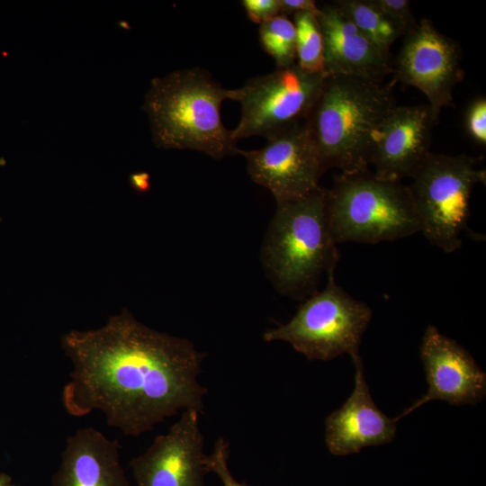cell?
I'll return each mask as SVG.
<instances>
[{"label":"cell","instance_id":"2e32d148","mask_svg":"<svg viewBox=\"0 0 486 486\" xmlns=\"http://www.w3.org/2000/svg\"><path fill=\"white\" fill-rule=\"evenodd\" d=\"M52 486H130L119 444L93 428H82L66 440Z\"/></svg>","mask_w":486,"mask_h":486},{"label":"cell","instance_id":"7c38bea8","mask_svg":"<svg viewBox=\"0 0 486 486\" xmlns=\"http://www.w3.org/2000/svg\"><path fill=\"white\" fill-rule=\"evenodd\" d=\"M419 354L428 389L423 397L397 417L398 420L434 400H445L451 405L476 404L482 400L486 394V374L455 340L428 325L422 337Z\"/></svg>","mask_w":486,"mask_h":486},{"label":"cell","instance_id":"44dd1931","mask_svg":"<svg viewBox=\"0 0 486 486\" xmlns=\"http://www.w3.org/2000/svg\"><path fill=\"white\" fill-rule=\"evenodd\" d=\"M229 456V442L224 437L218 438L212 454L205 456L204 464L207 472H215L223 486H248L234 479L228 466Z\"/></svg>","mask_w":486,"mask_h":486},{"label":"cell","instance_id":"ac0fdd59","mask_svg":"<svg viewBox=\"0 0 486 486\" xmlns=\"http://www.w3.org/2000/svg\"><path fill=\"white\" fill-rule=\"evenodd\" d=\"M317 14L292 15L296 32V64L303 70L324 74V42Z\"/></svg>","mask_w":486,"mask_h":486},{"label":"cell","instance_id":"4fadbf2b","mask_svg":"<svg viewBox=\"0 0 486 486\" xmlns=\"http://www.w3.org/2000/svg\"><path fill=\"white\" fill-rule=\"evenodd\" d=\"M436 123L428 104L395 106L375 138L373 174L389 181L411 178L431 153V131Z\"/></svg>","mask_w":486,"mask_h":486},{"label":"cell","instance_id":"603a6c76","mask_svg":"<svg viewBox=\"0 0 486 486\" xmlns=\"http://www.w3.org/2000/svg\"><path fill=\"white\" fill-rule=\"evenodd\" d=\"M240 3L248 19L259 25L281 14L280 0H243Z\"/></svg>","mask_w":486,"mask_h":486},{"label":"cell","instance_id":"ffe728a7","mask_svg":"<svg viewBox=\"0 0 486 486\" xmlns=\"http://www.w3.org/2000/svg\"><path fill=\"white\" fill-rule=\"evenodd\" d=\"M464 127L467 136L477 145L486 146V98H473L466 106Z\"/></svg>","mask_w":486,"mask_h":486},{"label":"cell","instance_id":"5b68a950","mask_svg":"<svg viewBox=\"0 0 486 486\" xmlns=\"http://www.w3.org/2000/svg\"><path fill=\"white\" fill-rule=\"evenodd\" d=\"M326 208L336 244L378 243L420 231L409 185L369 171L340 174L326 190Z\"/></svg>","mask_w":486,"mask_h":486},{"label":"cell","instance_id":"7402d4cb","mask_svg":"<svg viewBox=\"0 0 486 486\" xmlns=\"http://www.w3.org/2000/svg\"><path fill=\"white\" fill-rule=\"evenodd\" d=\"M373 2L391 19L402 26L406 32L418 23L407 0H373Z\"/></svg>","mask_w":486,"mask_h":486},{"label":"cell","instance_id":"8fae6325","mask_svg":"<svg viewBox=\"0 0 486 486\" xmlns=\"http://www.w3.org/2000/svg\"><path fill=\"white\" fill-rule=\"evenodd\" d=\"M203 445L199 412L183 411L166 433L131 459L137 486H204Z\"/></svg>","mask_w":486,"mask_h":486},{"label":"cell","instance_id":"52a82bcc","mask_svg":"<svg viewBox=\"0 0 486 486\" xmlns=\"http://www.w3.org/2000/svg\"><path fill=\"white\" fill-rule=\"evenodd\" d=\"M482 158L430 153L409 185L420 221V232L434 246L452 253L462 246L470 216V198L485 184Z\"/></svg>","mask_w":486,"mask_h":486},{"label":"cell","instance_id":"3957f363","mask_svg":"<svg viewBox=\"0 0 486 486\" xmlns=\"http://www.w3.org/2000/svg\"><path fill=\"white\" fill-rule=\"evenodd\" d=\"M237 89L224 88L200 68L174 71L152 79L142 109L158 148L191 149L220 159L238 155L232 130L220 115L225 100H237Z\"/></svg>","mask_w":486,"mask_h":486},{"label":"cell","instance_id":"484cf974","mask_svg":"<svg viewBox=\"0 0 486 486\" xmlns=\"http://www.w3.org/2000/svg\"><path fill=\"white\" fill-rule=\"evenodd\" d=\"M0 486H16L6 473L0 472Z\"/></svg>","mask_w":486,"mask_h":486},{"label":"cell","instance_id":"7a4b0ae2","mask_svg":"<svg viewBox=\"0 0 486 486\" xmlns=\"http://www.w3.org/2000/svg\"><path fill=\"white\" fill-rule=\"evenodd\" d=\"M392 86L349 76H327L306 121L321 171H368L375 138L395 107Z\"/></svg>","mask_w":486,"mask_h":486},{"label":"cell","instance_id":"8992f818","mask_svg":"<svg viewBox=\"0 0 486 486\" xmlns=\"http://www.w3.org/2000/svg\"><path fill=\"white\" fill-rule=\"evenodd\" d=\"M334 271L327 273L326 287L309 296L287 323L264 333L266 342H287L309 360L327 361L343 354L352 359L360 356L373 311L337 284Z\"/></svg>","mask_w":486,"mask_h":486},{"label":"cell","instance_id":"ba28073f","mask_svg":"<svg viewBox=\"0 0 486 486\" xmlns=\"http://www.w3.org/2000/svg\"><path fill=\"white\" fill-rule=\"evenodd\" d=\"M327 75L302 69L296 63L252 77L237 88L241 105L236 141L252 136L266 139L303 123L310 112Z\"/></svg>","mask_w":486,"mask_h":486},{"label":"cell","instance_id":"d4e9b609","mask_svg":"<svg viewBox=\"0 0 486 486\" xmlns=\"http://www.w3.org/2000/svg\"><path fill=\"white\" fill-rule=\"evenodd\" d=\"M130 181L134 188L138 190L145 191L148 188V175L145 173L132 175Z\"/></svg>","mask_w":486,"mask_h":486},{"label":"cell","instance_id":"6da1fadb","mask_svg":"<svg viewBox=\"0 0 486 486\" xmlns=\"http://www.w3.org/2000/svg\"><path fill=\"white\" fill-rule=\"evenodd\" d=\"M61 347L72 364L61 395L71 416L99 410L109 427L138 436L180 410L202 411L206 353L148 328L127 309L99 328L65 333Z\"/></svg>","mask_w":486,"mask_h":486},{"label":"cell","instance_id":"9c48e42d","mask_svg":"<svg viewBox=\"0 0 486 486\" xmlns=\"http://www.w3.org/2000/svg\"><path fill=\"white\" fill-rule=\"evenodd\" d=\"M461 57L458 43L422 18L406 33L392 67L393 82L420 90L438 122L441 111L454 105V89L464 76Z\"/></svg>","mask_w":486,"mask_h":486},{"label":"cell","instance_id":"5bb4252c","mask_svg":"<svg viewBox=\"0 0 486 486\" xmlns=\"http://www.w3.org/2000/svg\"><path fill=\"white\" fill-rule=\"evenodd\" d=\"M352 362L356 368L353 392L325 419V442L330 454L337 456L390 443L397 431V418L383 414L372 399L361 357Z\"/></svg>","mask_w":486,"mask_h":486},{"label":"cell","instance_id":"30bf717a","mask_svg":"<svg viewBox=\"0 0 486 486\" xmlns=\"http://www.w3.org/2000/svg\"><path fill=\"white\" fill-rule=\"evenodd\" d=\"M238 154L247 160L250 178L268 189L276 203L302 199L320 187L323 173L304 122L266 138L261 148Z\"/></svg>","mask_w":486,"mask_h":486},{"label":"cell","instance_id":"9a60e30c","mask_svg":"<svg viewBox=\"0 0 486 486\" xmlns=\"http://www.w3.org/2000/svg\"><path fill=\"white\" fill-rule=\"evenodd\" d=\"M327 76H349L382 82L392 74L391 54L378 49L334 3L319 7Z\"/></svg>","mask_w":486,"mask_h":486},{"label":"cell","instance_id":"e0dca14e","mask_svg":"<svg viewBox=\"0 0 486 486\" xmlns=\"http://www.w3.org/2000/svg\"><path fill=\"white\" fill-rule=\"evenodd\" d=\"M378 49L387 54L406 30L385 14L373 0L333 1Z\"/></svg>","mask_w":486,"mask_h":486},{"label":"cell","instance_id":"d6986e66","mask_svg":"<svg viewBox=\"0 0 486 486\" xmlns=\"http://www.w3.org/2000/svg\"><path fill=\"white\" fill-rule=\"evenodd\" d=\"M259 41L271 56L276 68H287L296 63V32L293 22L279 14L259 26Z\"/></svg>","mask_w":486,"mask_h":486},{"label":"cell","instance_id":"cb8c5ba5","mask_svg":"<svg viewBox=\"0 0 486 486\" xmlns=\"http://www.w3.org/2000/svg\"><path fill=\"white\" fill-rule=\"evenodd\" d=\"M281 14L294 15L298 13L317 14L319 7L314 0H280Z\"/></svg>","mask_w":486,"mask_h":486},{"label":"cell","instance_id":"277c9868","mask_svg":"<svg viewBox=\"0 0 486 486\" xmlns=\"http://www.w3.org/2000/svg\"><path fill=\"white\" fill-rule=\"evenodd\" d=\"M262 258L281 293L300 299L318 292L321 274L335 269L339 260L327 215L326 189L277 202Z\"/></svg>","mask_w":486,"mask_h":486}]
</instances>
